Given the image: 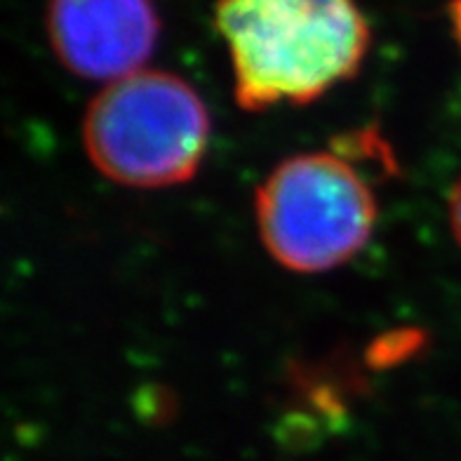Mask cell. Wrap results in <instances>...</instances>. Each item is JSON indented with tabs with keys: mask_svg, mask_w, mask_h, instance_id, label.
Returning <instances> with one entry per match:
<instances>
[{
	"mask_svg": "<svg viewBox=\"0 0 461 461\" xmlns=\"http://www.w3.org/2000/svg\"><path fill=\"white\" fill-rule=\"evenodd\" d=\"M45 31L68 73L109 86L144 71L160 17L153 0H48Z\"/></svg>",
	"mask_w": 461,
	"mask_h": 461,
	"instance_id": "cell-4",
	"label": "cell"
},
{
	"mask_svg": "<svg viewBox=\"0 0 461 461\" xmlns=\"http://www.w3.org/2000/svg\"><path fill=\"white\" fill-rule=\"evenodd\" d=\"M449 229L455 233V240L461 248V175L456 176V182L452 184V191H449Z\"/></svg>",
	"mask_w": 461,
	"mask_h": 461,
	"instance_id": "cell-5",
	"label": "cell"
},
{
	"mask_svg": "<svg viewBox=\"0 0 461 461\" xmlns=\"http://www.w3.org/2000/svg\"><path fill=\"white\" fill-rule=\"evenodd\" d=\"M447 14L449 24H452V36H455L456 45L461 48V0H449Z\"/></svg>",
	"mask_w": 461,
	"mask_h": 461,
	"instance_id": "cell-6",
	"label": "cell"
},
{
	"mask_svg": "<svg viewBox=\"0 0 461 461\" xmlns=\"http://www.w3.org/2000/svg\"><path fill=\"white\" fill-rule=\"evenodd\" d=\"M83 146L95 170L130 188L194 179L210 144V113L195 87L144 68L104 86L83 115Z\"/></svg>",
	"mask_w": 461,
	"mask_h": 461,
	"instance_id": "cell-2",
	"label": "cell"
},
{
	"mask_svg": "<svg viewBox=\"0 0 461 461\" xmlns=\"http://www.w3.org/2000/svg\"><path fill=\"white\" fill-rule=\"evenodd\" d=\"M240 109L321 99L360 71L370 24L356 0H217Z\"/></svg>",
	"mask_w": 461,
	"mask_h": 461,
	"instance_id": "cell-1",
	"label": "cell"
},
{
	"mask_svg": "<svg viewBox=\"0 0 461 461\" xmlns=\"http://www.w3.org/2000/svg\"><path fill=\"white\" fill-rule=\"evenodd\" d=\"M255 217L267 252L294 274H325L351 261L372 238L370 184L334 151L299 153L259 184Z\"/></svg>",
	"mask_w": 461,
	"mask_h": 461,
	"instance_id": "cell-3",
	"label": "cell"
}]
</instances>
